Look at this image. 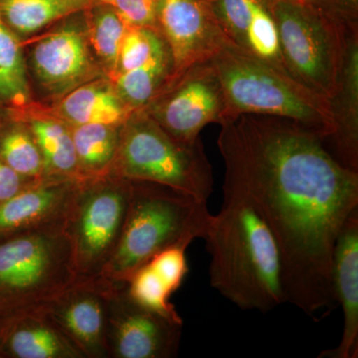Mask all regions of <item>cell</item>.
Here are the masks:
<instances>
[{
	"instance_id": "cell-1",
	"label": "cell",
	"mask_w": 358,
	"mask_h": 358,
	"mask_svg": "<svg viewBox=\"0 0 358 358\" xmlns=\"http://www.w3.org/2000/svg\"><path fill=\"white\" fill-rule=\"evenodd\" d=\"M223 192L248 200L275 238L286 303L322 320L336 305L334 243L358 208V171L341 164L317 134L289 120L241 115L220 122Z\"/></svg>"
},
{
	"instance_id": "cell-2",
	"label": "cell",
	"mask_w": 358,
	"mask_h": 358,
	"mask_svg": "<svg viewBox=\"0 0 358 358\" xmlns=\"http://www.w3.org/2000/svg\"><path fill=\"white\" fill-rule=\"evenodd\" d=\"M203 239L212 288L245 310L266 313L286 303L282 260L272 231L244 197L223 192Z\"/></svg>"
},
{
	"instance_id": "cell-3",
	"label": "cell",
	"mask_w": 358,
	"mask_h": 358,
	"mask_svg": "<svg viewBox=\"0 0 358 358\" xmlns=\"http://www.w3.org/2000/svg\"><path fill=\"white\" fill-rule=\"evenodd\" d=\"M224 99V119L241 115L282 117L326 141L334 133L331 103L285 72L227 40L210 59Z\"/></svg>"
},
{
	"instance_id": "cell-4",
	"label": "cell",
	"mask_w": 358,
	"mask_h": 358,
	"mask_svg": "<svg viewBox=\"0 0 358 358\" xmlns=\"http://www.w3.org/2000/svg\"><path fill=\"white\" fill-rule=\"evenodd\" d=\"M131 181L128 215L119 246L102 277L128 282L157 254L203 239L212 214L207 201L192 194L145 180Z\"/></svg>"
},
{
	"instance_id": "cell-5",
	"label": "cell",
	"mask_w": 358,
	"mask_h": 358,
	"mask_svg": "<svg viewBox=\"0 0 358 358\" xmlns=\"http://www.w3.org/2000/svg\"><path fill=\"white\" fill-rule=\"evenodd\" d=\"M76 281L65 222L0 235V319L43 310Z\"/></svg>"
},
{
	"instance_id": "cell-6",
	"label": "cell",
	"mask_w": 358,
	"mask_h": 358,
	"mask_svg": "<svg viewBox=\"0 0 358 358\" xmlns=\"http://www.w3.org/2000/svg\"><path fill=\"white\" fill-rule=\"evenodd\" d=\"M289 74L331 103L338 87L350 23L324 0H265Z\"/></svg>"
},
{
	"instance_id": "cell-7",
	"label": "cell",
	"mask_w": 358,
	"mask_h": 358,
	"mask_svg": "<svg viewBox=\"0 0 358 358\" xmlns=\"http://www.w3.org/2000/svg\"><path fill=\"white\" fill-rule=\"evenodd\" d=\"M117 176L159 183L204 200L213 190V173L203 143L174 138L152 117L141 115L119 141Z\"/></svg>"
},
{
	"instance_id": "cell-8",
	"label": "cell",
	"mask_w": 358,
	"mask_h": 358,
	"mask_svg": "<svg viewBox=\"0 0 358 358\" xmlns=\"http://www.w3.org/2000/svg\"><path fill=\"white\" fill-rule=\"evenodd\" d=\"M129 199V179L80 180L65 220L77 280L102 277L119 246Z\"/></svg>"
},
{
	"instance_id": "cell-9",
	"label": "cell",
	"mask_w": 358,
	"mask_h": 358,
	"mask_svg": "<svg viewBox=\"0 0 358 358\" xmlns=\"http://www.w3.org/2000/svg\"><path fill=\"white\" fill-rule=\"evenodd\" d=\"M182 320L143 307L129 296L128 282H115L108 313V358H171L178 355Z\"/></svg>"
},
{
	"instance_id": "cell-10",
	"label": "cell",
	"mask_w": 358,
	"mask_h": 358,
	"mask_svg": "<svg viewBox=\"0 0 358 358\" xmlns=\"http://www.w3.org/2000/svg\"><path fill=\"white\" fill-rule=\"evenodd\" d=\"M169 92L154 103L152 117L162 129L183 141L199 138L210 124H220L225 99L220 80L211 61L199 63L171 80Z\"/></svg>"
},
{
	"instance_id": "cell-11",
	"label": "cell",
	"mask_w": 358,
	"mask_h": 358,
	"mask_svg": "<svg viewBox=\"0 0 358 358\" xmlns=\"http://www.w3.org/2000/svg\"><path fill=\"white\" fill-rule=\"evenodd\" d=\"M157 30L171 53L169 81L193 65L210 60L228 40L212 0H159Z\"/></svg>"
},
{
	"instance_id": "cell-12",
	"label": "cell",
	"mask_w": 358,
	"mask_h": 358,
	"mask_svg": "<svg viewBox=\"0 0 358 358\" xmlns=\"http://www.w3.org/2000/svg\"><path fill=\"white\" fill-rule=\"evenodd\" d=\"M115 282L77 280L44 308L84 358H108V313Z\"/></svg>"
},
{
	"instance_id": "cell-13",
	"label": "cell",
	"mask_w": 358,
	"mask_h": 358,
	"mask_svg": "<svg viewBox=\"0 0 358 358\" xmlns=\"http://www.w3.org/2000/svg\"><path fill=\"white\" fill-rule=\"evenodd\" d=\"M331 289L343 313V329L336 348L322 358L358 357V208L348 216L334 243L331 264Z\"/></svg>"
},
{
	"instance_id": "cell-14",
	"label": "cell",
	"mask_w": 358,
	"mask_h": 358,
	"mask_svg": "<svg viewBox=\"0 0 358 358\" xmlns=\"http://www.w3.org/2000/svg\"><path fill=\"white\" fill-rule=\"evenodd\" d=\"M81 179H35L11 199L0 201V235L65 222Z\"/></svg>"
},
{
	"instance_id": "cell-15",
	"label": "cell",
	"mask_w": 358,
	"mask_h": 358,
	"mask_svg": "<svg viewBox=\"0 0 358 358\" xmlns=\"http://www.w3.org/2000/svg\"><path fill=\"white\" fill-rule=\"evenodd\" d=\"M334 133L324 147L343 166L358 171V23L346 29L338 87L331 100Z\"/></svg>"
},
{
	"instance_id": "cell-16",
	"label": "cell",
	"mask_w": 358,
	"mask_h": 358,
	"mask_svg": "<svg viewBox=\"0 0 358 358\" xmlns=\"http://www.w3.org/2000/svg\"><path fill=\"white\" fill-rule=\"evenodd\" d=\"M0 350L15 358H84L44 310L1 319Z\"/></svg>"
},
{
	"instance_id": "cell-17",
	"label": "cell",
	"mask_w": 358,
	"mask_h": 358,
	"mask_svg": "<svg viewBox=\"0 0 358 358\" xmlns=\"http://www.w3.org/2000/svg\"><path fill=\"white\" fill-rule=\"evenodd\" d=\"M35 71L47 86L64 87L88 69V53L82 35L63 28L39 42L33 52Z\"/></svg>"
},
{
	"instance_id": "cell-18",
	"label": "cell",
	"mask_w": 358,
	"mask_h": 358,
	"mask_svg": "<svg viewBox=\"0 0 358 358\" xmlns=\"http://www.w3.org/2000/svg\"><path fill=\"white\" fill-rule=\"evenodd\" d=\"M66 117L77 124L114 126L126 117L117 96L95 85H87L69 94L61 106Z\"/></svg>"
},
{
	"instance_id": "cell-19",
	"label": "cell",
	"mask_w": 358,
	"mask_h": 358,
	"mask_svg": "<svg viewBox=\"0 0 358 358\" xmlns=\"http://www.w3.org/2000/svg\"><path fill=\"white\" fill-rule=\"evenodd\" d=\"M90 0H0V13L18 31L30 33L88 6Z\"/></svg>"
},
{
	"instance_id": "cell-20",
	"label": "cell",
	"mask_w": 358,
	"mask_h": 358,
	"mask_svg": "<svg viewBox=\"0 0 358 358\" xmlns=\"http://www.w3.org/2000/svg\"><path fill=\"white\" fill-rule=\"evenodd\" d=\"M32 133L43 157L45 173L78 178L79 164L70 131L50 120H36Z\"/></svg>"
},
{
	"instance_id": "cell-21",
	"label": "cell",
	"mask_w": 358,
	"mask_h": 358,
	"mask_svg": "<svg viewBox=\"0 0 358 358\" xmlns=\"http://www.w3.org/2000/svg\"><path fill=\"white\" fill-rule=\"evenodd\" d=\"M171 53L167 45L140 67L120 73L117 89L134 108H143L154 99L171 74Z\"/></svg>"
},
{
	"instance_id": "cell-22",
	"label": "cell",
	"mask_w": 358,
	"mask_h": 358,
	"mask_svg": "<svg viewBox=\"0 0 358 358\" xmlns=\"http://www.w3.org/2000/svg\"><path fill=\"white\" fill-rule=\"evenodd\" d=\"M72 138L78 164L88 174L102 173L112 164L119 148V138L112 126L102 124H78Z\"/></svg>"
},
{
	"instance_id": "cell-23",
	"label": "cell",
	"mask_w": 358,
	"mask_h": 358,
	"mask_svg": "<svg viewBox=\"0 0 358 358\" xmlns=\"http://www.w3.org/2000/svg\"><path fill=\"white\" fill-rule=\"evenodd\" d=\"M27 98V81L20 45L3 27L0 30V100L23 105Z\"/></svg>"
},
{
	"instance_id": "cell-24",
	"label": "cell",
	"mask_w": 358,
	"mask_h": 358,
	"mask_svg": "<svg viewBox=\"0 0 358 358\" xmlns=\"http://www.w3.org/2000/svg\"><path fill=\"white\" fill-rule=\"evenodd\" d=\"M245 51L289 73L282 60L277 26L265 0H260L254 9L253 17L247 32Z\"/></svg>"
},
{
	"instance_id": "cell-25",
	"label": "cell",
	"mask_w": 358,
	"mask_h": 358,
	"mask_svg": "<svg viewBox=\"0 0 358 358\" xmlns=\"http://www.w3.org/2000/svg\"><path fill=\"white\" fill-rule=\"evenodd\" d=\"M128 292L131 299L143 307L169 319L182 320L169 301L173 292L148 263L129 278Z\"/></svg>"
},
{
	"instance_id": "cell-26",
	"label": "cell",
	"mask_w": 358,
	"mask_h": 358,
	"mask_svg": "<svg viewBox=\"0 0 358 358\" xmlns=\"http://www.w3.org/2000/svg\"><path fill=\"white\" fill-rule=\"evenodd\" d=\"M0 155L7 166L25 178H43V157L34 138L22 131L7 134L0 143Z\"/></svg>"
},
{
	"instance_id": "cell-27",
	"label": "cell",
	"mask_w": 358,
	"mask_h": 358,
	"mask_svg": "<svg viewBox=\"0 0 358 358\" xmlns=\"http://www.w3.org/2000/svg\"><path fill=\"white\" fill-rule=\"evenodd\" d=\"M260 0H212L214 14L226 38L246 49L247 32Z\"/></svg>"
},
{
	"instance_id": "cell-28",
	"label": "cell",
	"mask_w": 358,
	"mask_h": 358,
	"mask_svg": "<svg viewBox=\"0 0 358 358\" xmlns=\"http://www.w3.org/2000/svg\"><path fill=\"white\" fill-rule=\"evenodd\" d=\"M166 46L157 30L147 27H129L120 49V73L140 67Z\"/></svg>"
},
{
	"instance_id": "cell-29",
	"label": "cell",
	"mask_w": 358,
	"mask_h": 358,
	"mask_svg": "<svg viewBox=\"0 0 358 358\" xmlns=\"http://www.w3.org/2000/svg\"><path fill=\"white\" fill-rule=\"evenodd\" d=\"M128 28L115 11H102L94 20L92 43L99 56L115 67L119 62L122 39Z\"/></svg>"
},
{
	"instance_id": "cell-30",
	"label": "cell",
	"mask_w": 358,
	"mask_h": 358,
	"mask_svg": "<svg viewBox=\"0 0 358 358\" xmlns=\"http://www.w3.org/2000/svg\"><path fill=\"white\" fill-rule=\"evenodd\" d=\"M186 246H174L164 250L148 264L174 293L182 284L188 273Z\"/></svg>"
},
{
	"instance_id": "cell-31",
	"label": "cell",
	"mask_w": 358,
	"mask_h": 358,
	"mask_svg": "<svg viewBox=\"0 0 358 358\" xmlns=\"http://www.w3.org/2000/svg\"><path fill=\"white\" fill-rule=\"evenodd\" d=\"M110 6L129 27L157 30L159 0H112Z\"/></svg>"
},
{
	"instance_id": "cell-32",
	"label": "cell",
	"mask_w": 358,
	"mask_h": 358,
	"mask_svg": "<svg viewBox=\"0 0 358 358\" xmlns=\"http://www.w3.org/2000/svg\"><path fill=\"white\" fill-rule=\"evenodd\" d=\"M23 176L0 160V201L11 199L28 185L23 183Z\"/></svg>"
},
{
	"instance_id": "cell-33",
	"label": "cell",
	"mask_w": 358,
	"mask_h": 358,
	"mask_svg": "<svg viewBox=\"0 0 358 358\" xmlns=\"http://www.w3.org/2000/svg\"><path fill=\"white\" fill-rule=\"evenodd\" d=\"M341 15L358 21V0H324Z\"/></svg>"
},
{
	"instance_id": "cell-34",
	"label": "cell",
	"mask_w": 358,
	"mask_h": 358,
	"mask_svg": "<svg viewBox=\"0 0 358 358\" xmlns=\"http://www.w3.org/2000/svg\"><path fill=\"white\" fill-rule=\"evenodd\" d=\"M90 1L102 2V3L110 4L112 0H90Z\"/></svg>"
},
{
	"instance_id": "cell-35",
	"label": "cell",
	"mask_w": 358,
	"mask_h": 358,
	"mask_svg": "<svg viewBox=\"0 0 358 358\" xmlns=\"http://www.w3.org/2000/svg\"><path fill=\"white\" fill-rule=\"evenodd\" d=\"M4 27L3 22H2V15L1 13H0V30L2 29V28Z\"/></svg>"
},
{
	"instance_id": "cell-36",
	"label": "cell",
	"mask_w": 358,
	"mask_h": 358,
	"mask_svg": "<svg viewBox=\"0 0 358 358\" xmlns=\"http://www.w3.org/2000/svg\"><path fill=\"white\" fill-rule=\"evenodd\" d=\"M287 1L303 2V0H287Z\"/></svg>"
}]
</instances>
